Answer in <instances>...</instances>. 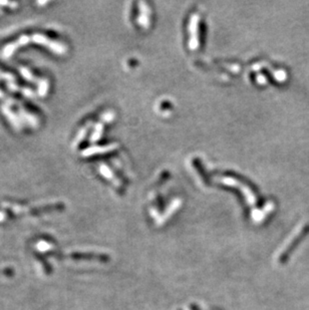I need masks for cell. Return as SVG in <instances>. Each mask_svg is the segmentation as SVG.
Instances as JSON below:
<instances>
[{"instance_id":"1","label":"cell","mask_w":309,"mask_h":310,"mask_svg":"<svg viewBox=\"0 0 309 310\" xmlns=\"http://www.w3.org/2000/svg\"><path fill=\"white\" fill-rule=\"evenodd\" d=\"M309 234V224H306V225L292 238L290 240V242L283 248V250L279 253L277 261L280 264L286 263L287 260L289 259L290 255L294 252V250L296 249V247L301 243V241Z\"/></svg>"},{"instance_id":"3","label":"cell","mask_w":309,"mask_h":310,"mask_svg":"<svg viewBox=\"0 0 309 310\" xmlns=\"http://www.w3.org/2000/svg\"><path fill=\"white\" fill-rule=\"evenodd\" d=\"M28 41V39L26 38V37H22L19 41H17L16 43H14V44H10V45H8L5 49H4V53H3V56H4V58H8L9 56H11L12 54H13V51L19 47V46H21V45H23L24 43H26Z\"/></svg>"},{"instance_id":"2","label":"cell","mask_w":309,"mask_h":310,"mask_svg":"<svg viewBox=\"0 0 309 310\" xmlns=\"http://www.w3.org/2000/svg\"><path fill=\"white\" fill-rule=\"evenodd\" d=\"M32 39L34 42H37L39 44L44 45L46 47H48L50 50H53L54 53L58 54V55H62L66 51V48L64 45L58 43V42H54L49 40L48 39H46L45 37L40 36V34H36V36L32 37Z\"/></svg>"},{"instance_id":"4","label":"cell","mask_w":309,"mask_h":310,"mask_svg":"<svg viewBox=\"0 0 309 310\" xmlns=\"http://www.w3.org/2000/svg\"><path fill=\"white\" fill-rule=\"evenodd\" d=\"M3 4H8L7 2H0V5H3Z\"/></svg>"}]
</instances>
